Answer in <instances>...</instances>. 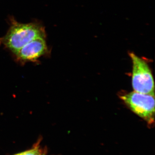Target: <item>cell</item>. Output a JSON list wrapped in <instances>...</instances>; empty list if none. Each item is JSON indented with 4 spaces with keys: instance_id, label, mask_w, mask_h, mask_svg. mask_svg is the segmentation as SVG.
Returning a JSON list of instances; mask_svg holds the SVG:
<instances>
[{
    "instance_id": "2",
    "label": "cell",
    "mask_w": 155,
    "mask_h": 155,
    "mask_svg": "<svg viewBox=\"0 0 155 155\" xmlns=\"http://www.w3.org/2000/svg\"><path fill=\"white\" fill-rule=\"evenodd\" d=\"M128 54L133 64L132 84L134 91L155 96V86L151 71L144 59L133 52Z\"/></svg>"
},
{
    "instance_id": "4",
    "label": "cell",
    "mask_w": 155,
    "mask_h": 155,
    "mask_svg": "<svg viewBox=\"0 0 155 155\" xmlns=\"http://www.w3.org/2000/svg\"><path fill=\"white\" fill-rule=\"evenodd\" d=\"M50 53L46 38H38L25 45L14 55L18 62L24 64L35 62L42 56L48 55Z\"/></svg>"
},
{
    "instance_id": "5",
    "label": "cell",
    "mask_w": 155,
    "mask_h": 155,
    "mask_svg": "<svg viewBox=\"0 0 155 155\" xmlns=\"http://www.w3.org/2000/svg\"><path fill=\"white\" fill-rule=\"evenodd\" d=\"M14 155H47L46 152L41 147L40 142L37 143L32 149L25 151L23 152L19 153Z\"/></svg>"
},
{
    "instance_id": "3",
    "label": "cell",
    "mask_w": 155,
    "mask_h": 155,
    "mask_svg": "<svg viewBox=\"0 0 155 155\" xmlns=\"http://www.w3.org/2000/svg\"><path fill=\"white\" fill-rule=\"evenodd\" d=\"M154 97L134 91L122 96L121 98L134 114L152 125L154 123Z\"/></svg>"
},
{
    "instance_id": "1",
    "label": "cell",
    "mask_w": 155,
    "mask_h": 155,
    "mask_svg": "<svg viewBox=\"0 0 155 155\" xmlns=\"http://www.w3.org/2000/svg\"><path fill=\"white\" fill-rule=\"evenodd\" d=\"M10 27L5 36L0 38V45L14 55L29 42L38 38H46L45 27L38 22L19 23L10 18Z\"/></svg>"
}]
</instances>
